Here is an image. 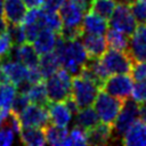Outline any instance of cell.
<instances>
[{"label":"cell","mask_w":146,"mask_h":146,"mask_svg":"<svg viewBox=\"0 0 146 146\" xmlns=\"http://www.w3.org/2000/svg\"><path fill=\"white\" fill-rule=\"evenodd\" d=\"M26 8L32 9V8H42L44 0H23Z\"/></svg>","instance_id":"cell-39"},{"label":"cell","mask_w":146,"mask_h":146,"mask_svg":"<svg viewBox=\"0 0 146 146\" xmlns=\"http://www.w3.org/2000/svg\"><path fill=\"white\" fill-rule=\"evenodd\" d=\"M2 7H3V0H0V15H2Z\"/></svg>","instance_id":"cell-44"},{"label":"cell","mask_w":146,"mask_h":146,"mask_svg":"<svg viewBox=\"0 0 146 146\" xmlns=\"http://www.w3.org/2000/svg\"><path fill=\"white\" fill-rule=\"evenodd\" d=\"M119 2H124V3H130V2H132L133 0H117Z\"/></svg>","instance_id":"cell-45"},{"label":"cell","mask_w":146,"mask_h":146,"mask_svg":"<svg viewBox=\"0 0 146 146\" xmlns=\"http://www.w3.org/2000/svg\"><path fill=\"white\" fill-rule=\"evenodd\" d=\"M30 104H31V100H30L29 96L24 92L17 91L15 95V98L10 105V112L18 116Z\"/></svg>","instance_id":"cell-30"},{"label":"cell","mask_w":146,"mask_h":146,"mask_svg":"<svg viewBox=\"0 0 146 146\" xmlns=\"http://www.w3.org/2000/svg\"><path fill=\"white\" fill-rule=\"evenodd\" d=\"M46 89L49 102H63L71 95L72 76L63 67L46 79Z\"/></svg>","instance_id":"cell-3"},{"label":"cell","mask_w":146,"mask_h":146,"mask_svg":"<svg viewBox=\"0 0 146 146\" xmlns=\"http://www.w3.org/2000/svg\"><path fill=\"white\" fill-rule=\"evenodd\" d=\"M130 73L136 81L146 80V62H133Z\"/></svg>","instance_id":"cell-35"},{"label":"cell","mask_w":146,"mask_h":146,"mask_svg":"<svg viewBox=\"0 0 146 146\" xmlns=\"http://www.w3.org/2000/svg\"><path fill=\"white\" fill-rule=\"evenodd\" d=\"M108 25H111L112 29L121 31L129 36L135 32L138 23L132 15L129 5L124 2H119L116 3L113 14L110 17Z\"/></svg>","instance_id":"cell-6"},{"label":"cell","mask_w":146,"mask_h":146,"mask_svg":"<svg viewBox=\"0 0 146 146\" xmlns=\"http://www.w3.org/2000/svg\"><path fill=\"white\" fill-rule=\"evenodd\" d=\"M8 33L10 34V38L13 40L14 46H19L26 41V36H25V32H24V27L23 24H17V25H8L7 29Z\"/></svg>","instance_id":"cell-31"},{"label":"cell","mask_w":146,"mask_h":146,"mask_svg":"<svg viewBox=\"0 0 146 146\" xmlns=\"http://www.w3.org/2000/svg\"><path fill=\"white\" fill-rule=\"evenodd\" d=\"M80 39L89 57H102L107 50V42L104 35L82 33Z\"/></svg>","instance_id":"cell-15"},{"label":"cell","mask_w":146,"mask_h":146,"mask_svg":"<svg viewBox=\"0 0 146 146\" xmlns=\"http://www.w3.org/2000/svg\"><path fill=\"white\" fill-rule=\"evenodd\" d=\"M17 92V87L10 82L0 83V108L9 110Z\"/></svg>","instance_id":"cell-27"},{"label":"cell","mask_w":146,"mask_h":146,"mask_svg":"<svg viewBox=\"0 0 146 146\" xmlns=\"http://www.w3.org/2000/svg\"><path fill=\"white\" fill-rule=\"evenodd\" d=\"M139 119V103L133 99H125L123 106L113 122V132L116 137L122 138L124 132Z\"/></svg>","instance_id":"cell-5"},{"label":"cell","mask_w":146,"mask_h":146,"mask_svg":"<svg viewBox=\"0 0 146 146\" xmlns=\"http://www.w3.org/2000/svg\"><path fill=\"white\" fill-rule=\"evenodd\" d=\"M38 66L43 75V79H47L62 67V63H60L59 56L52 50V51L42 54L39 57Z\"/></svg>","instance_id":"cell-19"},{"label":"cell","mask_w":146,"mask_h":146,"mask_svg":"<svg viewBox=\"0 0 146 146\" xmlns=\"http://www.w3.org/2000/svg\"><path fill=\"white\" fill-rule=\"evenodd\" d=\"M140 1H141V2H143L145 6H146V0H140Z\"/></svg>","instance_id":"cell-46"},{"label":"cell","mask_w":146,"mask_h":146,"mask_svg":"<svg viewBox=\"0 0 146 146\" xmlns=\"http://www.w3.org/2000/svg\"><path fill=\"white\" fill-rule=\"evenodd\" d=\"M44 14H43V26L54 31L55 33L59 34V32L62 31L63 29V21H62V17L59 15L58 11H47L44 10Z\"/></svg>","instance_id":"cell-28"},{"label":"cell","mask_w":146,"mask_h":146,"mask_svg":"<svg viewBox=\"0 0 146 146\" xmlns=\"http://www.w3.org/2000/svg\"><path fill=\"white\" fill-rule=\"evenodd\" d=\"M122 144L129 146H146V122L136 121L122 136Z\"/></svg>","instance_id":"cell-16"},{"label":"cell","mask_w":146,"mask_h":146,"mask_svg":"<svg viewBox=\"0 0 146 146\" xmlns=\"http://www.w3.org/2000/svg\"><path fill=\"white\" fill-rule=\"evenodd\" d=\"M44 131V137H46V143L49 145H64V141L68 135V131L66 130L65 127H59L56 124H47L43 127Z\"/></svg>","instance_id":"cell-23"},{"label":"cell","mask_w":146,"mask_h":146,"mask_svg":"<svg viewBox=\"0 0 146 146\" xmlns=\"http://www.w3.org/2000/svg\"><path fill=\"white\" fill-rule=\"evenodd\" d=\"M0 68L6 74L8 81L16 87L22 83L23 81H26V74H27V67L22 64L19 60H11V59H1L0 60Z\"/></svg>","instance_id":"cell-11"},{"label":"cell","mask_w":146,"mask_h":146,"mask_svg":"<svg viewBox=\"0 0 146 146\" xmlns=\"http://www.w3.org/2000/svg\"><path fill=\"white\" fill-rule=\"evenodd\" d=\"M16 58L26 67H34L39 64V54L35 51L31 42H24L16 46Z\"/></svg>","instance_id":"cell-20"},{"label":"cell","mask_w":146,"mask_h":146,"mask_svg":"<svg viewBox=\"0 0 146 146\" xmlns=\"http://www.w3.org/2000/svg\"><path fill=\"white\" fill-rule=\"evenodd\" d=\"M98 123H99V117L96 111L90 106L80 108L79 112L75 114V124L84 129L86 131L94 128Z\"/></svg>","instance_id":"cell-22"},{"label":"cell","mask_w":146,"mask_h":146,"mask_svg":"<svg viewBox=\"0 0 146 146\" xmlns=\"http://www.w3.org/2000/svg\"><path fill=\"white\" fill-rule=\"evenodd\" d=\"M26 81L32 83H36L40 81H43V75L39 68V66L34 67H27V74H26Z\"/></svg>","instance_id":"cell-36"},{"label":"cell","mask_w":146,"mask_h":146,"mask_svg":"<svg viewBox=\"0 0 146 146\" xmlns=\"http://www.w3.org/2000/svg\"><path fill=\"white\" fill-rule=\"evenodd\" d=\"M139 119L146 122V102L139 103Z\"/></svg>","instance_id":"cell-41"},{"label":"cell","mask_w":146,"mask_h":146,"mask_svg":"<svg viewBox=\"0 0 146 146\" xmlns=\"http://www.w3.org/2000/svg\"><path fill=\"white\" fill-rule=\"evenodd\" d=\"M124 100L107 94L104 90H99L95 102H94V110L96 111L99 121L108 124H113L116 116L119 115Z\"/></svg>","instance_id":"cell-2"},{"label":"cell","mask_w":146,"mask_h":146,"mask_svg":"<svg viewBox=\"0 0 146 146\" xmlns=\"http://www.w3.org/2000/svg\"><path fill=\"white\" fill-rule=\"evenodd\" d=\"M22 128H43L49 123V114L47 106L31 103L19 115Z\"/></svg>","instance_id":"cell-8"},{"label":"cell","mask_w":146,"mask_h":146,"mask_svg":"<svg viewBox=\"0 0 146 146\" xmlns=\"http://www.w3.org/2000/svg\"><path fill=\"white\" fill-rule=\"evenodd\" d=\"M13 141H14V131L8 127L0 129V146L11 145Z\"/></svg>","instance_id":"cell-37"},{"label":"cell","mask_w":146,"mask_h":146,"mask_svg":"<svg viewBox=\"0 0 146 146\" xmlns=\"http://www.w3.org/2000/svg\"><path fill=\"white\" fill-rule=\"evenodd\" d=\"M131 97L137 103H145L146 102V80L137 81L131 91Z\"/></svg>","instance_id":"cell-34"},{"label":"cell","mask_w":146,"mask_h":146,"mask_svg":"<svg viewBox=\"0 0 146 146\" xmlns=\"http://www.w3.org/2000/svg\"><path fill=\"white\" fill-rule=\"evenodd\" d=\"M13 46L14 43L8 31L1 33L0 34V60L9 58L13 50Z\"/></svg>","instance_id":"cell-33"},{"label":"cell","mask_w":146,"mask_h":146,"mask_svg":"<svg viewBox=\"0 0 146 146\" xmlns=\"http://www.w3.org/2000/svg\"><path fill=\"white\" fill-rule=\"evenodd\" d=\"M132 15L135 16L138 24L146 23V6L140 0H133L132 2L128 3Z\"/></svg>","instance_id":"cell-32"},{"label":"cell","mask_w":146,"mask_h":146,"mask_svg":"<svg viewBox=\"0 0 146 146\" xmlns=\"http://www.w3.org/2000/svg\"><path fill=\"white\" fill-rule=\"evenodd\" d=\"M26 95L29 96L31 103L42 105V106H47L49 104L47 89H46V83H43V81L30 84V87L26 91Z\"/></svg>","instance_id":"cell-24"},{"label":"cell","mask_w":146,"mask_h":146,"mask_svg":"<svg viewBox=\"0 0 146 146\" xmlns=\"http://www.w3.org/2000/svg\"><path fill=\"white\" fill-rule=\"evenodd\" d=\"M64 26H81L84 10L72 1H65L58 10Z\"/></svg>","instance_id":"cell-14"},{"label":"cell","mask_w":146,"mask_h":146,"mask_svg":"<svg viewBox=\"0 0 146 146\" xmlns=\"http://www.w3.org/2000/svg\"><path fill=\"white\" fill-rule=\"evenodd\" d=\"M127 51L133 62H146V23L138 24L131 34Z\"/></svg>","instance_id":"cell-9"},{"label":"cell","mask_w":146,"mask_h":146,"mask_svg":"<svg viewBox=\"0 0 146 146\" xmlns=\"http://www.w3.org/2000/svg\"><path fill=\"white\" fill-rule=\"evenodd\" d=\"M100 60L110 75L130 73L133 64V60L127 50L116 49L106 50L103 54Z\"/></svg>","instance_id":"cell-4"},{"label":"cell","mask_w":146,"mask_h":146,"mask_svg":"<svg viewBox=\"0 0 146 146\" xmlns=\"http://www.w3.org/2000/svg\"><path fill=\"white\" fill-rule=\"evenodd\" d=\"M99 90V86L82 74H78L72 78L71 96L80 108L92 105Z\"/></svg>","instance_id":"cell-1"},{"label":"cell","mask_w":146,"mask_h":146,"mask_svg":"<svg viewBox=\"0 0 146 146\" xmlns=\"http://www.w3.org/2000/svg\"><path fill=\"white\" fill-rule=\"evenodd\" d=\"M26 15V6L23 0H3L2 16L8 25L22 24Z\"/></svg>","instance_id":"cell-10"},{"label":"cell","mask_w":146,"mask_h":146,"mask_svg":"<svg viewBox=\"0 0 146 146\" xmlns=\"http://www.w3.org/2000/svg\"><path fill=\"white\" fill-rule=\"evenodd\" d=\"M70 1L74 2L75 5H78V6H79L80 8H82L84 11L89 10V8H90V2H91V0H70Z\"/></svg>","instance_id":"cell-40"},{"label":"cell","mask_w":146,"mask_h":146,"mask_svg":"<svg viewBox=\"0 0 146 146\" xmlns=\"http://www.w3.org/2000/svg\"><path fill=\"white\" fill-rule=\"evenodd\" d=\"M57 35H58L57 33H55L54 31H51L47 27L41 29L40 32L38 33V35L35 36V39L32 42L35 51L39 55L52 51L55 49Z\"/></svg>","instance_id":"cell-18"},{"label":"cell","mask_w":146,"mask_h":146,"mask_svg":"<svg viewBox=\"0 0 146 146\" xmlns=\"http://www.w3.org/2000/svg\"><path fill=\"white\" fill-rule=\"evenodd\" d=\"M106 42H107V47H110L111 49L128 50V46H129L128 35L124 34L121 31L115 30V29L107 30V33H106Z\"/></svg>","instance_id":"cell-25"},{"label":"cell","mask_w":146,"mask_h":146,"mask_svg":"<svg viewBox=\"0 0 146 146\" xmlns=\"http://www.w3.org/2000/svg\"><path fill=\"white\" fill-rule=\"evenodd\" d=\"M8 113H9V110H2V108H0V125L5 121V119L7 117Z\"/></svg>","instance_id":"cell-43"},{"label":"cell","mask_w":146,"mask_h":146,"mask_svg":"<svg viewBox=\"0 0 146 146\" xmlns=\"http://www.w3.org/2000/svg\"><path fill=\"white\" fill-rule=\"evenodd\" d=\"M7 29H8V23L6 22V19L3 18V16L0 15V34L3 33V32H6Z\"/></svg>","instance_id":"cell-42"},{"label":"cell","mask_w":146,"mask_h":146,"mask_svg":"<svg viewBox=\"0 0 146 146\" xmlns=\"http://www.w3.org/2000/svg\"><path fill=\"white\" fill-rule=\"evenodd\" d=\"M116 6L115 0H91L89 10L108 19Z\"/></svg>","instance_id":"cell-26"},{"label":"cell","mask_w":146,"mask_h":146,"mask_svg":"<svg viewBox=\"0 0 146 146\" xmlns=\"http://www.w3.org/2000/svg\"><path fill=\"white\" fill-rule=\"evenodd\" d=\"M113 135L112 124L98 123L94 128L87 130V144L89 145H105L110 141Z\"/></svg>","instance_id":"cell-17"},{"label":"cell","mask_w":146,"mask_h":146,"mask_svg":"<svg viewBox=\"0 0 146 146\" xmlns=\"http://www.w3.org/2000/svg\"><path fill=\"white\" fill-rule=\"evenodd\" d=\"M132 87H133L132 78L129 76L128 73H123V74H114L112 76H108L105 80L102 90L106 91L112 96L125 100L131 96Z\"/></svg>","instance_id":"cell-7"},{"label":"cell","mask_w":146,"mask_h":146,"mask_svg":"<svg viewBox=\"0 0 146 146\" xmlns=\"http://www.w3.org/2000/svg\"><path fill=\"white\" fill-rule=\"evenodd\" d=\"M48 114H49V121L52 124L59 125V127H67L72 119V113L66 106V104L63 102H49L47 105Z\"/></svg>","instance_id":"cell-13"},{"label":"cell","mask_w":146,"mask_h":146,"mask_svg":"<svg viewBox=\"0 0 146 146\" xmlns=\"http://www.w3.org/2000/svg\"><path fill=\"white\" fill-rule=\"evenodd\" d=\"M21 141L29 146H42L46 144L43 128H22L19 131Z\"/></svg>","instance_id":"cell-21"},{"label":"cell","mask_w":146,"mask_h":146,"mask_svg":"<svg viewBox=\"0 0 146 146\" xmlns=\"http://www.w3.org/2000/svg\"><path fill=\"white\" fill-rule=\"evenodd\" d=\"M81 27L83 33H89V34H98V35H104L107 32L108 29V22L106 18L102 17L100 15L89 10L82 19Z\"/></svg>","instance_id":"cell-12"},{"label":"cell","mask_w":146,"mask_h":146,"mask_svg":"<svg viewBox=\"0 0 146 146\" xmlns=\"http://www.w3.org/2000/svg\"><path fill=\"white\" fill-rule=\"evenodd\" d=\"M65 146L68 145H75V146H81V145H87V131L79 125H75L70 133L67 135L65 141Z\"/></svg>","instance_id":"cell-29"},{"label":"cell","mask_w":146,"mask_h":146,"mask_svg":"<svg viewBox=\"0 0 146 146\" xmlns=\"http://www.w3.org/2000/svg\"><path fill=\"white\" fill-rule=\"evenodd\" d=\"M64 2L65 0H44L42 9L47 11H58Z\"/></svg>","instance_id":"cell-38"}]
</instances>
